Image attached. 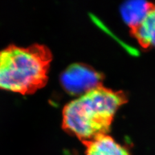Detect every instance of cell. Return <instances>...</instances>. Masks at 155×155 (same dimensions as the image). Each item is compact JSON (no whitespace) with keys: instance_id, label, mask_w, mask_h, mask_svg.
Segmentation results:
<instances>
[{"instance_id":"cell-1","label":"cell","mask_w":155,"mask_h":155,"mask_svg":"<svg viewBox=\"0 0 155 155\" xmlns=\"http://www.w3.org/2000/svg\"><path fill=\"white\" fill-rule=\"evenodd\" d=\"M126 101L123 92L96 87L64 107L62 127L83 143L91 142L107 134L116 111Z\"/></svg>"},{"instance_id":"cell-2","label":"cell","mask_w":155,"mask_h":155,"mask_svg":"<svg viewBox=\"0 0 155 155\" xmlns=\"http://www.w3.org/2000/svg\"><path fill=\"white\" fill-rule=\"evenodd\" d=\"M52 59L49 48L38 43L3 48L0 51V89L22 94L35 93L47 84Z\"/></svg>"},{"instance_id":"cell-3","label":"cell","mask_w":155,"mask_h":155,"mask_svg":"<svg viewBox=\"0 0 155 155\" xmlns=\"http://www.w3.org/2000/svg\"><path fill=\"white\" fill-rule=\"evenodd\" d=\"M103 79L100 72L81 63L71 64L60 76L61 84L67 93L79 96L102 85Z\"/></svg>"},{"instance_id":"cell-4","label":"cell","mask_w":155,"mask_h":155,"mask_svg":"<svg viewBox=\"0 0 155 155\" xmlns=\"http://www.w3.org/2000/svg\"><path fill=\"white\" fill-rule=\"evenodd\" d=\"M86 155H130L128 149L108 134L100 136L84 143Z\"/></svg>"},{"instance_id":"cell-5","label":"cell","mask_w":155,"mask_h":155,"mask_svg":"<svg viewBox=\"0 0 155 155\" xmlns=\"http://www.w3.org/2000/svg\"><path fill=\"white\" fill-rule=\"evenodd\" d=\"M153 3L144 1H129L120 7V13L130 31L137 28L147 16Z\"/></svg>"},{"instance_id":"cell-6","label":"cell","mask_w":155,"mask_h":155,"mask_svg":"<svg viewBox=\"0 0 155 155\" xmlns=\"http://www.w3.org/2000/svg\"><path fill=\"white\" fill-rule=\"evenodd\" d=\"M130 32L142 47L155 48V4L142 22Z\"/></svg>"}]
</instances>
